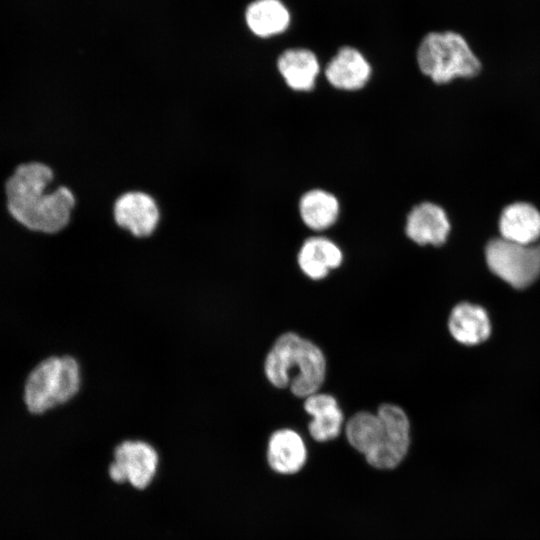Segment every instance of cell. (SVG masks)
Here are the masks:
<instances>
[{"mask_svg": "<svg viewBox=\"0 0 540 540\" xmlns=\"http://www.w3.org/2000/svg\"><path fill=\"white\" fill-rule=\"evenodd\" d=\"M307 460V448L302 437L294 430H276L269 438L267 461L272 470L291 475L299 472Z\"/></svg>", "mask_w": 540, "mask_h": 540, "instance_id": "obj_14", "label": "cell"}, {"mask_svg": "<svg viewBox=\"0 0 540 540\" xmlns=\"http://www.w3.org/2000/svg\"><path fill=\"white\" fill-rule=\"evenodd\" d=\"M304 409L312 416L308 430L315 441L327 442L340 434L344 417L332 395L314 393L305 398Z\"/></svg>", "mask_w": 540, "mask_h": 540, "instance_id": "obj_15", "label": "cell"}, {"mask_svg": "<svg viewBox=\"0 0 540 540\" xmlns=\"http://www.w3.org/2000/svg\"><path fill=\"white\" fill-rule=\"evenodd\" d=\"M53 178L50 166L32 162L18 166L6 182L8 210L30 230L54 234L71 221L77 205L76 195L67 186L47 192Z\"/></svg>", "mask_w": 540, "mask_h": 540, "instance_id": "obj_1", "label": "cell"}, {"mask_svg": "<svg viewBox=\"0 0 540 540\" xmlns=\"http://www.w3.org/2000/svg\"><path fill=\"white\" fill-rule=\"evenodd\" d=\"M377 413L383 422L382 435L377 448L365 459L374 468L393 469L409 449V418L401 407L390 403L380 405Z\"/></svg>", "mask_w": 540, "mask_h": 540, "instance_id": "obj_8", "label": "cell"}, {"mask_svg": "<svg viewBox=\"0 0 540 540\" xmlns=\"http://www.w3.org/2000/svg\"><path fill=\"white\" fill-rule=\"evenodd\" d=\"M115 227L142 239L152 236L162 221L158 200L141 189L124 191L116 197L111 209Z\"/></svg>", "mask_w": 540, "mask_h": 540, "instance_id": "obj_6", "label": "cell"}, {"mask_svg": "<svg viewBox=\"0 0 540 540\" xmlns=\"http://www.w3.org/2000/svg\"><path fill=\"white\" fill-rule=\"evenodd\" d=\"M267 380L277 388H289L297 397L317 393L324 383L326 360L322 350L294 333L280 335L264 361Z\"/></svg>", "mask_w": 540, "mask_h": 540, "instance_id": "obj_2", "label": "cell"}, {"mask_svg": "<svg viewBox=\"0 0 540 540\" xmlns=\"http://www.w3.org/2000/svg\"><path fill=\"white\" fill-rule=\"evenodd\" d=\"M416 62L420 72L436 84L471 78L481 71V63L467 41L453 31L424 36L416 51Z\"/></svg>", "mask_w": 540, "mask_h": 540, "instance_id": "obj_3", "label": "cell"}, {"mask_svg": "<svg viewBox=\"0 0 540 540\" xmlns=\"http://www.w3.org/2000/svg\"><path fill=\"white\" fill-rule=\"evenodd\" d=\"M448 328L456 341L468 346L484 342L491 333L485 309L467 302L459 303L452 309Z\"/></svg>", "mask_w": 540, "mask_h": 540, "instance_id": "obj_16", "label": "cell"}, {"mask_svg": "<svg viewBox=\"0 0 540 540\" xmlns=\"http://www.w3.org/2000/svg\"><path fill=\"white\" fill-rule=\"evenodd\" d=\"M343 258V252L336 242L323 235H314L301 244L297 264L304 275L317 281L339 268Z\"/></svg>", "mask_w": 540, "mask_h": 540, "instance_id": "obj_12", "label": "cell"}, {"mask_svg": "<svg viewBox=\"0 0 540 540\" xmlns=\"http://www.w3.org/2000/svg\"><path fill=\"white\" fill-rule=\"evenodd\" d=\"M78 362L70 356H52L29 374L24 401L31 413L41 414L73 398L80 388Z\"/></svg>", "mask_w": 540, "mask_h": 540, "instance_id": "obj_4", "label": "cell"}, {"mask_svg": "<svg viewBox=\"0 0 540 540\" xmlns=\"http://www.w3.org/2000/svg\"><path fill=\"white\" fill-rule=\"evenodd\" d=\"M276 66L290 90L308 93L315 89L321 67L313 51L306 48L286 49L277 58Z\"/></svg>", "mask_w": 540, "mask_h": 540, "instance_id": "obj_11", "label": "cell"}, {"mask_svg": "<svg viewBox=\"0 0 540 540\" xmlns=\"http://www.w3.org/2000/svg\"><path fill=\"white\" fill-rule=\"evenodd\" d=\"M499 230L503 239L530 245L540 237V212L531 204L517 202L501 213Z\"/></svg>", "mask_w": 540, "mask_h": 540, "instance_id": "obj_17", "label": "cell"}, {"mask_svg": "<svg viewBox=\"0 0 540 540\" xmlns=\"http://www.w3.org/2000/svg\"><path fill=\"white\" fill-rule=\"evenodd\" d=\"M382 431V419L377 412H358L348 420L345 426L349 444L365 457L378 446Z\"/></svg>", "mask_w": 540, "mask_h": 540, "instance_id": "obj_19", "label": "cell"}, {"mask_svg": "<svg viewBox=\"0 0 540 540\" xmlns=\"http://www.w3.org/2000/svg\"><path fill=\"white\" fill-rule=\"evenodd\" d=\"M249 29L259 37L284 32L290 24V13L280 0H256L245 14Z\"/></svg>", "mask_w": 540, "mask_h": 540, "instance_id": "obj_18", "label": "cell"}, {"mask_svg": "<svg viewBox=\"0 0 540 540\" xmlns=\"http://www.w3.org/2000/svg\"><path fill=\"white\" fill-rule=\"evenodd\" d=\"M297 210L305 227L314 232H322L332 228L338 222L341 204L333 192L314 187L300 195Z\"/></svg>", "mask_w": 540, "mask_h": 540, "instance_id": "obj_13", "label": "cell"}, {"mask_svg": "<svg viewBox=\"0 0 540 540\" xmlns=\"http://www.w3.org/2000/svg\"><path fill=\"white\" fill-rule=\"evenodd\" d=\"M450 230L451 224L445 210L430 201L415 204L405 217V235L419 246L443 245Z\"/></svg>", "mask_w": 540, "mask_h": 540, "instance_id": "obj_9", "label": "cell"}, {"mask_svg": "<svg viewBox=\"0 0 540 540\" xmlns=\"http://www.w3.org/2000/svg\"><path fill=\"white\" fill-rule=\"evenodd\" d=\"M158 462V453L151 444L142 440H125L116 446L108 473L115 483L128 482L143 490L153 481Z\"/></svg>", "mask_w": 540, "mask_h": 540, "instance_id": "obj_7", "label": "cell"}, {"mask_svg": "<svg viewBox=\"0 0 540 540\" xmlns=\"http://www.w3.org/2000/svg\"><path fill=\"white\" fill-rule=\"evenodd\" d=\"M489 269L517 289L531 285L540 276V244L524 245L497 238L485 248Z\"/></svg>", "mask_w": 540, "mask_h": 540, "instance_id": "obj_5", "label": "cell"}, {"mask_svg": "<svg viewBox=\"0 0 540 540\" xmlns=\"http://www.w3.org/2000/svg\"><path fill=\"white\" fill-rule=\"evenodd\" d=\"M328 84L342 92H357L366 87L372 76V66L358 49L341 47L324 69Z\"/></svg>", "mask_w": 540, "mask_h": 540, "instance_id": "obj_10", "label": "cell"}]
</instances>
